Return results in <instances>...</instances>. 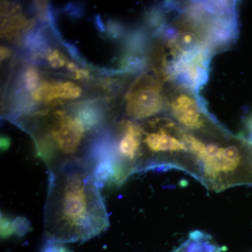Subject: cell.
Segmentation results:
<instances>
[{
    "label": "cell",
    "mask_w": 252,
    "mask_h": 252,
    "mask_svg": "<svg viewBox=\"0 0 252 252\" xmlns=\"http://www.w3.org/2000/svg\"><path fill=\"white\" fill-rule=\"evenodd\" d=\"M41 252H70V251L61 244L47 242V244L43 248Z\"/></svg>",
    "instance_id": "obj_12"
},
{
    "label": "cell",
    "mask_w": 252,
    "mask_h": 252,
    "mask_svg": "<svg viewBox=\"0 0 252 252\" xmlns=\"http://www.w3.org/2000/svg\"><path fill=\"white\" fill-rule=\"evenodd\" d=\"M46 59H47L50 66L55 69H58V68H61L65 65V58H64V55L58 50L55 49L54 51H50Z\"/></svg>",
    "instance_id": "obj_8"
},
{
    "label": "cell",
    "mask_w": 252,
    "mask_h": 252,
    "mask_svg": "<svg viewBox=\"0 0 252 252\" xmlns=\"http://www.w3.org/2000/svg\"><path fill=\"white\" fill-rule=\"evenodd\" d=\"M167 97V108L172 119L187 131L198 132L206 127V112L196 93L175 86Z\"/></svg>",
    "instance_id": "obj_3"
},
{
    "label": "cell",
    "mask_w": 252,
    "mask_h": 252,
    "mask_svg": "<svg viewBox=\"0 0 252 252\" xmlns=\"http://www.w3.org/2000/svg\"><path fill=\"white\" fill-rule=\"evenodd\" d=\"M166 108L167 97L162 92L161 79L152 76H141L126 94V112L135 120L158 115Z\"/></svg>",
    "instance_id": "obj_2"
},
{
    "label": "cell",
    "mask_w": 252,
    "mask_h": 252,
    "mask_svg": "<svg viewBox=\"0 0 252 252\" xmlns=\"http://www.w3.org/2000/svg\"><path fill=\"white\" fill-rule=\"evenodd\" d=\"M10 144L9 139L6 137H1V150L5 151L9 149Z\"/></svg>",
    "instance_id": "obj_15"
},
{
    "label": "cell",
    "mask_w": 252,
    "mask_h": 252,
    "mask_svg": "<svg viewBox=\"0 0 252 252\" xmlns=\"http://www.w3.org/2000/svg\"><path fill=\"white\" fill-rule=\"evenodd\" d=\"M15 234L13 220H10L5 215H1V238H6Z\"/></svg>",
    "instance_id": "obj_10"
},
{
    "label": "cell",
    "mask_w": 252,
    "mask_h": 252,
    "mask_svg": "<svg viewBox=\"0 0 252 252\" xmlns=\"http://www.w3.org/2000/svg\"><path fill=\"white\" fill-rule=\"evenodd\" d=\"M23 81L26 89L33 94L39 88V75L35 68L28 67L25 71Z\"/></svg>",
    "instance_id": "obj_7"
},
{
    "label": "cell",
    "mask_w": 252,
    "mask_h": 252,
    "mask_svg": "<svg viewBox=\"0 0 252 252\" xmlns=\"http://www.w3.org/2000/svg\"><path fill=\"white\" fill-rule=\"evenodd\" d=\"M75 117L88 130H91L100 124L102 112L96 104H83L76 110Z\"/></svg>",
    "instance_id": "obj_6"
},
{
    "label": "cell",
    "mask_w": 252,
    "mask_h": 252,
    "mask_svg": "<svg viewBox=\"0 0 252 252\" xmlns=\"http://www.w3.org/2000/svg\"><path fill=\"white\" fill-rule=\"evenodd\" d=\"M73 76H74L73 77L76 79H86V78L89 77V74L86 69H79L75 74H73Z\"/></svg>",
    "instance_id": "obj_13"
},
{
    "label": "cell",
    "mask_w": 252,
    "mask_h": 252,
    "mask_svg": "<svg viewBox=\"0 0 252 252\" xmlns=\"http://www.w3.org/2000/svg\"><path fill=\"white\" fill-rule=\"evenodd\" d=\"M44 229L47 242L85 241L105 231L109 214L94 169L83 161L49 170Z\"/></svg>",
    "instance_id": "obj_1"
},
{
    "label": "cell",
    "mask_w": 252,
    "mask_h": 252,
    "mask_svg": "<svg viewBox=\"0 0 252 252\" xmlns=\"http://www.w3.org/2000/svg\"><path fill=\"white\" fill-rule=\"evenodd\" d=\"M124 32V28L120 23L115 21H110L108 25V33L109 36L113 38H118Z\"/></svg>",
    "instance_id": "obj_11"
},
{
    "label": "cell",
    "mask_w": 252,
    "mask_h": 252,
    "mask_svg": "<svg viewBox=\"0 0 252 252\" xmlns=\"http://www.w3.org/2000/svg\"><path fill=\"white\" fill-rule=\"evenodd\" d=\"M11 51L6 46H1V61H4L11 55Z\"/></svg>",
    "instance_id": "obj_14"
},
{
    "label": "cell",
    "mask_w": 252,
    "mask_h": 252,
    "mask_svg": "<svg viewBox=\"0 0 252 252\" xmlns=\"http://www.w3.org/2000/svg\"><path fill=\"white\" fill-rule=\"evenodd\" d=\"M81 94L79 86L70 81H43L32 94V98L41 102H51L58 98L75 99Z\"/></svg>",
    "instance_id": "obj_5"
},
{
    "label": "cell",
    "mask_w": 252,
    "mask_h": 252,
    "mask_svg": "<svg viewBox=\"0 0 252 252\" xmlns=\"http://www.w3.org/2000/svg\"><path fill=\"white\" fill-rule=\"evenodd\" d=\"M22 6L18 3H4L3 6V15L9 18H17L21 16Z\"/></svg>",
    "instance_id": "obj_9"
},
{
    "label": "cell",
    "mask_w": 252,
    "mask_h": 252,
    "mask_svg": "<svg viewBox=\"0 0 252 252\" xmlns=\"http://www.w3.org/2000/svg\"><path fill=\"white\" fill-rule=\"evenodd\" d=\"M151 125L156 130L147 132L142 142L154 155H176L190 153L182 137L183 128L173 119H157Z\"/></svg>",
    "instance_id": "obj_4"
}]
</instances>
